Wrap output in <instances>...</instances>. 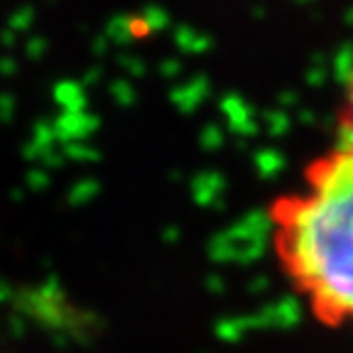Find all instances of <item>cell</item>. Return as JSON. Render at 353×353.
Here are the masks:
<instances>
[{
    "label": "cell",
    "instance_id": "obj_1",
    "mask_svg": "<svg viewBox=\"0 0 353 353\" xmlns=\"http://www.w3.org/2000/svg\"><path fill=\"white\" fill-rule=\"evenodd\" d=\"M282 275L319 324L353 329V143L304 165L299 184L268 209Z\"/></svg>",
    "mask_w": 353,
    "mask_h": 353
},
{
    "label": "cell",
    "instance_id": "obj_2",
    "mask_svg": "<svg viewBox=\"0 0 353 353\" xmlns=\"http://www.w3.org/2000/svg\"><path fill=\"white\" fill-rule=\"evenodd\" d=\"M339 140L353 143V47L339 64Z\"/></svg>",
    "mask_w": 353,
    "mask_h": 353
}]
</instances>
